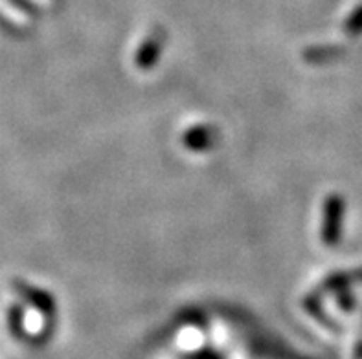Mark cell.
<instances>
[{"mask_svg": "<svg viewBox=\"0 0 362 359\" xmlns=\"http://www.w3.org/2000/svg\"><path fill=\"white\" fill-rule=\"evenodd\" d=\"M346 202L340 195H329L324 202V214H322L320 238L326 245H337L342 237L344 228Z\"/></svg>", "mask_w": 362, "mask_h": 359, "instance_id": "cell-1", "label": "cell"}, {"mask_svg": "<svg viewBox=\"0 0 362 359\" xmlns=\"http://www.w3.org/2000/svg\"><path fill=\"white\" fill-rule=\"evenodd\" d=\"M11 286L15 288V291H17L18 296L26 300L28 305L33 306L35 310H39L41 314H55V300L48 291L41 290V288L37 286H32V284H28V282L21 281V279H15V281L11 282Z\"/></svg>", "mask_w": 362, "mask_h": 359, "instance_id": "cell-2", "label": "cell"}, {"mask_svg": "<svg viewBox=\"0 0 362 359\" xmlns=\"http://www.w3.org/2000/svg\"><path fill=\"white\" fill-rule=\"evenodd\" d=\"M165 33L162 30H155L151 35L142 42L140 50L136 51V66L140 70H151L156 64L164 48Z\"/></svg>", "mask_w": 362, "mask_h": 359, "instance_id": "cell-3", "label": "cell"}, {"mask_svg": "<svg viewBox=\"0 0 362 359\" xmlns=\"http://www.w3.org/2000/svg\"><path fill=\"white\" fill-rule=\"evenodd\" d=\"M182 141L184 145L188 147L189 150L204 152V150H210L211 147L216 145L217 132L216 128L210 127V125H197V127L186 130Z\"/></svg>", "mask_w": 362, "mask_h": 359, "instance_id": "cell-4", "label": "cell"}, {"mask_svg": "<svg viewBox=\"0 0 362 359\" xmlns=\"http://www.w3.org/2000/svg\"><path fill=\"white\" fill-rule=\"evenodd\" d=\"M0 11L17 23L30 20L33 17L32 4H28L26 0H0Z\"/></svg>", "mask_w": 362, "mask_h": 359, "instance_id": "cell-5", "label": "cell"}, {"mask_svg": "<svg viewBox=\"0 0 362 359\" xmlns=\"http://www.w3.org/2000/svg\"><path fill=\"white\" fill-rule=\"evenodd\" d=\"M8 327H9V332H11V336L21 337V339L26 336V330H24V310L21 305L9 306Z\"/></svg>", "mask_w": 362, "mask_h": 359, "instance_id": "cell-6", "label": "cell"}, {"mask_svg": "<svg viewBox=\"0 0 362 359\" xmlns=\"http://www.w3.org/2000/svg\"><path fill=\"white\" fill-rule=\"evenodd\" d=\"M351 282H362V269H357L354 273H335L327 279L326 286L329 290H344Z\"/></svg>", "mask_w": 362, "mask_h": 359, "instance_id": "cell-7", "label": "cell"}, {"mask_svg": "<svg viewBox=\"0 0 362 359\" xmlns=\"http://www.w3.org/2000/svg\"><path fill=\"white\" fill-rule=\"evenodd\" d=\"M344 32L349 37H361L362 35V4H358L357 8L348 15L344 23Z\"/></svg>", "mask_w": 362, "mask_h": 359, "instance_id": "cell-8", "label": "cell"}, {"mask_svg": "<svg viewBox=\"0 0 362 359\" xmlns=\"http://www.w3.org/2000/svg\"><path fill=\"white\" fill-rule=\"evenodd\" d=\"M335 55H339V48L326 46V48H313V50H308L303 54V57L309 59V63H326V61L333 59Z\"/></svg>", "mask_w": 362, "mask_h": 359, "instance_id": "cell-9", "label": "cell"}]
</instances>
